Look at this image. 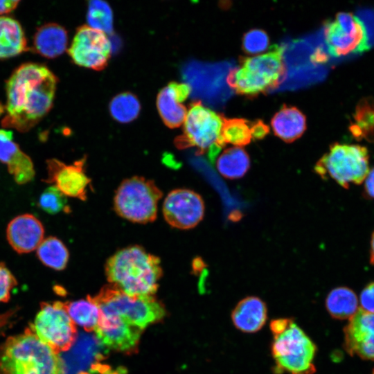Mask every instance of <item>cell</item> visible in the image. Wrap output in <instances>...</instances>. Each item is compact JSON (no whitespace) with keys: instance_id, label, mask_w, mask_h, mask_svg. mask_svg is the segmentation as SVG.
<instances>
[{"instance_id":"obj_25","label":"cell","mask_w":374,"mask_h":374,"mask_svg":"<svg viewBox=\"0 0 374 374\" xmlns=\"http://www.w3.org/2000/svg\"><path fill=\"white\" fill-rule=\"evenodd\" d=\"M353 118L354 123L349 127L353 136L374 143V100L362 99L355 108Z\"/></svg>"},{"instance_id":"obj_28","label":"cell","mask_w":374,"mask_h":374,"mask_svg":"<svg viewBox=\"0 0 374 374\" xmlns=\"http://www.w3.org/2000/svg\"><path fill=\"white\" fill-rule=\"evenodd\" d=\"M221 139L224 145L231 143L242 148L249 144L252 139L251 122L244 118L223 117Z\"/></svg>"},{"instance_id":"obj_20","label":"cell","mask_w":374,"mask_h":374,"mask_svg":"<svg viewBox=\"0 0 374 374\" xmlns=\"http://www.w3.org/2000/svg\"><path fill=\"white\" fill-rule=\"evenodd\" d=\"M68 34L62 26L47 23L39 27L33 37V51L47 57L55 58L66 49Z\"/></svg>"},{"instance_id":"obj_37","label":"cell","mask_w":374,"mask_h":374,"mask_svg":"<svg viewBox=\"0 0 374 374\" xmlns=\"http://www.w3.org/2000/svg\"><path fill=\"white\" fill-rule=\"evenodd\" d=\"M126 370L123 367L113 368L111 366L100 363L92 364L87 371L79 374H126Z\"/></svg>"},{"instance_id":"obj_36","label":"cell","mask_w":374,"mask_h":374,"mask_svg":"<svg viewBox=\"0 0 374 374\" xmlns=\"http://www.w3.org/2000/svg\"><path fill=\"white\" fill-rule=\"evenodd\" d=\"M360 304L364 311L374 313V282L368 284L362 290Z\"/></svg>"},{"instance_id":"obj_9","label":"cell","mask_w":374,"mask_h":374,"mask_svg":"<svg viewBox=\"0 0 374 374\" xmlns=\"http://www.w3.org/2000/svg\"><path fill=\"white\" fill-rule=\"evenodd\" d=\"M317 347L305 332L294 322L281 335L275 337L271 353L277 371L292 374H313L312 364Z\"/></svg>"},{"instance_id":"obj_38","label":"cell","mask_w":374,"mask_h":374,"mask_svg":"<svg viewBox=\"0 0 374 374\" xmlns=\"http://www.w3.org/2000/svg\"><path fill=\"white\" fill-rule=\"evenodd\" d=\"M292 323L293 320L292 319H276L271 321L269 327L275 337L283 333Z\"/></svg>"},{"instance_id":"obj_13","label":"cell","mask_w":374,"mask_h":374,"mask_svg":"<svg viewBox=\"0 0 374 374\" xmlns=\"http://www.w3.org/2000/svg\"><path fill=\"white\" fill-rule=\"evenodd\" d=\"M163 214L170 226L189 229L203 219L204 203L202 197L193 190L175 189L168 194L163 202Z\"/></svg>"},{"instance_id":"obj_33","label":"cell","mask_w":374,"mask_h":374,"mask_svg":"<svg viewBox=\"0 0 374 374\" xmlns=\"http://www.w3.org/2000/svg\"><path fill=\"white\" fill-rule=\"evenodd\" d=\"M269 44V37L267 33L261 29H251L243 36L242 47L248 54L253 55L263 52L268 48Z\"/></svg>"},{"instance_id":"obj_16","label":"cell","mask_w":374,"mask_h":374,"mask_svg":"<svg viewBox=\"0 0 374 374\" xmlns=\"http://www.w3.org/2000/svg\"><path fill=\"white\" fill-rule=\"evenodd\" d=\"M344 332V348L350 355L374 360V313L359 308Z\"/></svg>"},{"instance_id":"obj_6","label":"cell","mask_w":374,"mask_h":374,"mask_svg":"<svg viewBox=\"0 0 374 374\" xmlns=\"http://www.w3.org/2000/svg\"><path fill=\"white\" fill-rule=\"evenodd\" d=\"M92 298L100 311L117 314L142 330L166 314L164 307L153 296H130L112 285Z\"/></svg>"},{"instance_id":"obj_27","label":"cell","mask_w":374,"mask_h":374,"mask_svg":"<svg viewBox=\"0 0 374 374\" xmlns=\"http://www.w3.org/2000/svg\"><path fill=\"white\" fill-rule=\"evenodd\" d=\"M37 256L44 265L55 270H62L68 263L69 253L60 240L50 236L44 239L37 247Z\"/></svg>"},{"instance_id":"obj_21","label":"cell","mask_w":374,"mask_h":374,"mask_svg":"<svg viewBox=\"0 0 374 374\" xmlns=\"http://www.w3.org/2000/svg\"><path fill=\"white\" fill-rule=\"evenodd\" d=\"M271 125L276 136L290 143L303 134L306 120L304 114L296 107L283 105L271 118Z\"/></svg>"},{"instance_id":"obj_3","label":"cell","mask_w":374,"mask_h":374,"mask_svg":"<svg viewBox=\"0 0 374 374\" xmlns=\"http://www.w3.org/2000/svg\"><path fill=\"white\" fill-rule=\"evenodd\" d=\"M0 374H62L61 357L28 330L8 338L1 347Z\"/></svg>"},{"instance_id":"obj_14","label":"cell","mask_w":374,"mask_h":374,"mask_svg":"<svg viewBox=\"0 0 374 374\" xmlns=\"http://www.w3.org/2000/svg\"><path fill=\"white\" fill-rule=\"evenodd\" d=\"M94 331L98 341L107 349L130 353L137 348L143 330L117 314L100 311Z\"/></svg>"},{"instance_id":"obj_42","label":"cell","mask_w":374,"mask_h":374,"mask_svg":"<svg viewBox=\"0 0 374 374\" xmlns=\"http://www.w3.org/2000/svg\"><path fill=\"white\" fill-rule=\"evenodd\" d=\"M370 262L374 265V231L372 234L371 242Z\"/></svg>"},{"instance_id":"obj_39","label":"cell","mask_w":374,"mask_h":374,"mask_svg":"<svg viewBox=\"0 0 374 374\" xmlns=\"http://www.w3.org/2000/svg\"><path fill=\"white\" fill-rule=\"evenodd\" d=\"M269 132V127L262 121L251 123V132L252 139H261Z\"/></svg>"},{"instance_id":"obj_22","label":"cell","mask_w":374,"mask_h":374,"mask_svg":"<svg viewBox=\"0 0 374 374\" xmlns=\"http://www.w3.org/2000/svg\"><path fill=\"white\" fill-rule=\"evenodd\" d=\"M28 50L24 31L19 22L0 16V60L18 55Z\"/></svg>"},{"instance_id":"obj_26","label":"cell","mask_w":374,"mask_h":374,"mask_svg":"<svg viewBox=\"0 0 374 374\" xmlns=\"http://www.w3.org/2000/svg\"><path fill=\"white\" fill-rule=\"evenodd\" d=\"M69 315L75 325L87 331H94L98 326L100 311L92 297L66 304Z\"/></svg>"},{"instance_id":"obj_24","label":"cell","mask_w":374,"mask_h":374,"mask_svg":"<svg viewBox=\"0 0 374 374\" xmlns=\"http://www.w3.org/2000/svg\"><path fill=\"white\" fill-rule=\"evenodd\" d=\"M326 305L330 314L337 319H350L359 309L356 294L352 290L344 287L331 290L326 298Z\"/></svg>"},{"instance_id":"obj_31","label":"cell","mask_w":374,"mask_h":374,"mask_svg":"<svg viewBox=\"0 0 374 374\" xmlns=\"http://www.w3.org/2000/svg\"><path fill=\"white\" fill-rule=\"evenodd\" d=\"M8 170L18 184H25L35 177L33 163L28 155L21 150L7 163Z\"/></svg>"},{"instance_id":"obj_23","label":"cell","mask_w":374,"mask_h":374,"mask_svg":"<svg viewBox=\"0 0 374 374\" xmlns=\"http://www.w3.org/2000/svg\"><path fill=\"white\" fill-rule=\"evenodd\" d=\"M249 167V157L241 147L226 149L216 160L217 170L222 177L227 179H234L243 177Z\"/></svg>"},{"instance_id":"obj_29","label":"cell","mask_w":374,"mask_h":374,"mask_svg":"<svg viewBox=\"0 0 374 374\" xmlns=\"http://www.w3.org/2000/svg\"><path fill=\"white\" fill-rule=\"evenodd\" d=\"M141 105L137 97L130 92L116 95L109 104L112 116L118 122L125 123L134 121L139 114Z\"/></svg>"},{"instance_id":"obj_40","label":"cell","mask_w":374,"mask_h":374,"mask_svg":"<svg viewBox=\"0 0 374 374\" xmlns=\"http://www.w3.org/2000/svg\"><path fill=\"white\" fill-rule=\"evenodd\" d=\"M364 190L366 197L374 199V167L368 172L365 179Z\"/></svg>"},{"instance_id":"obj_12","label":"cell","mask_w":374,"mask_h":374,"mask_svg":"<svg viewBox=\"0 0 374 374\" xmlns=\"http://www.w3.org/2000/svg\"><path fill=\"white\" fill-rule=\"evenodd\" d=\"M111 51L106 33L83 25L77 28L68 53L77 65L100 71L107 66Z\"/></svg>"},{"instance_id":"obj_34","label":"cell","mask_w":374,"mask_h":374,"mask_svg":"<svg viewBox=\"0 0 374 374\" xmlns=\"http://www.w3.org/2000/svg\"><path fill=\"white\" fill-rule=\"evenodd\" d=\"M19 150L18 144L13 141L12 132L0 129V161L7 164Z\"/></svg>"},{"instance_id":"obj_19","label":"cell","mask_w":374,"mask_h":374,"mask_svg":"<svg viewBox=\"0 0 374 374\" xmlns=\"http://www.w3.org/2000/svg\"><path fill=\"white\" fill-rule=\"evenodd\" d=\"M234 326L240 331L252 333L260 330L267 319V307L263 301L256 296L242 299L231 314Z\"/></svg>"},{"instance_id":"obj_1","label":"cell","mask_w":374,"mask_h":374,"mask_svg":"<svg viewBox=\"0 0 374 374\" xmlns=\"http://www.w3.org/2000/svg\"><path fill=\"white\" fill-rule=\"evenodd\" d=\"M57 84L55 74L45 65L28 62L20 65L6 82L4 127L26 132L50 111Z\"/></svg>"},{"instance_id":"obj_15","label":"cell","mask_w":374,"mask_h":374,"mask_svg":"<svg viewBox=\"0 0 374 374\" xmlns=\"http://www.w3.org/2000/svg\"><path fill=\"white\" fill-rule=\"evenodd\" d=\"M84 162V158L70 165L56 159H48L46 161L47 177L44 181L54 184L65 196L85 200L91 180L85 173Z\"/></svg>"},{"instance_id":"obj_43","label":"cell","mask_w":374,"mask_h":374,"mask_svg":"<svg viewBox=\"0 0 374 374\" xmlns=\"http://www.w3.org/2000/svg\"><path fill=\"white\" fill-rule=\"evenodd\" d=\"M372 374H374V369H373V373H372Z\"/></svg>"},{"instance_id":"obj_11","label":"cell","mask_w":374,"mask_h":374,"mask_svg":"<svg viewBox=\"0 0 374 374\" xmlns=\"http://www.w3.org/2000/svg\"><path fill=\"white\" fill-rule=\"evenodd\" d=\"M324 35L328 51L334 56L361 53L369 48L366 27L351 12H338L334 21H327Z\"/></svg>"},{"instance_id":"obj_30","label":"cell","mask_w":374,"mask_h":374,"mask_svg":"<svg viewBox=\"0 0 374 374\" xmlns=\"http://www.w3.org/2000/svg\"><path fill=\"white\" fill-rule=\"evenodd\" d=\"M88 26L109 33L113 28V15L109 5L102 0H92L89 3L87 16Z\"/></svg>"},{"instance_id":"obj_32","label":"cell","mask_w":374,"mask_h":374,"mask_svg":"<svg viewBox=\"0 0 374 374\" xmlns=\"http://www.w3.org/2000/svg\"><path fill=\"white\" fill-rule=\"evenodd\" d=\"M66 196L61 193L54 185L47 188L39 196L38 205L44 211L57 214L67 210Z\"/></svg>"},{"instance_id":"obj_10","label":"cell","mask_w":374,"mask_h":374,"mask_svg":"<svg viewBox=\"0 0 374 374\" xmlns=\"http://www.w3.org/2000/svg\"><path fill=\"white\" fill-rule=\"evenodd\" d=\"M31 332L56 352H65L77 338L75 325L66 305L56 301L44 303L36 315Z\"/></svg>"},{"instance_id":"obj_7","label":"cell","mask_w":374,"mask_h":374,"mask_svg":"<svg viewBox=\"0 0 374 374\" xmlns=\"http://www.w3.org/2000/svg\"><path fill=\"white\" fill-rule=\"evenodd\" d=\"M161 190L154 182L141 177H132L122 181L114 197L116 213L130 222L145 224L153 222L157 215Z\"/></svg>"},{"instance_id":"obj_5","label":"cell","mask_w":374,"mask_h":374,"mask_svg":"<svg viewBox=\"0 0 374 374\" xmlns=\"http://www.w3.org/2000/svg\"><path fill=\"white\" fill-rule=\"evenodd\" d=\"M223 116L204 107L200 101L193 102L187 111L183 132L175 144L179 150L196 149V154L208 153L213 158L225 145L221 139Z\"/></svg>"},{"instance_id":"obj_8","label":"cell","mask_w":374,"mask_h":374,"mask_svg":"<svg viewBox=\"0 0 374 374\" xmlns=\"http://www.w3.org/2000/svg\"><path fill=\"white\" fill-rule=\"evenodd\" d=\"M368 152L359 145L334 143L317 163L315 170L321 177H330L348 188L350 184H360L368 172Z\"/></svg>"},{"instance_id":"obj_18","label":"cell","mask_w":374,"mask_h":374,"mask_svg":"<svg viewBox=\"0 0 374 374\" xmlns=\"http://www.w3.org/2000/svg\"><path fill=\"white\" fill-rule=\"evenodd\" d=\"M190 87L186 83L170 82L160 90L157 98V107L166 126L178 127L184 124L187 109L183 104L188 97Z\"/></svg>"},{"instance_id":"obj_35","label":"cell","mask_w":374,"mask_h":374,"mask_svg":"<svg viewBox=\"0 0 374 374\" xmlns=\"http://www.w3.org/2000/svg\"><path fill=\"white\" fill-rule=\"evenodd\" d=\"M16 284L17 280L10 271L4 264L0 263V302L8 300L11 290Z\"/></svg>"},{"instance_id":"obj_4","label":"cell","mask_w":374,"mask_h":374,"mask_svg":"<svg viewBox=\"0 0 374 374\" xmlns=\"http://www.w3.org/2000/svg\"><path fill=\"white\" fill-rule=\"evenodd\" d=\"M283 47L273 45L267 53L242 57L239 67L231 70L227 83L236 93L255 96L278 86L285 74Z\"/></svg>"},{"instance_id":"obj_17","label":"cell","mask_w":374,"mask_h":374,"mask_svg":"<svg viewBox=\"0 0 374 374\" xmlns=\"http://www.w3.org/2000/svg\"><path fill=\"white\" fill-rule=\"evenodd\" d=\"M44 235L42 222L29 213L15 217L6 229L7 240L18 253H30L37 249L44 240Z\"/></svg>"},{"instance_id":"obj_2","label":"cell","mask_w":374,"mask_h":374,"mask_svg":"<svg viewBox=\"0 0 374 374\" xmlns=\"http://www.w3.org/2000/svg\"><path fill=\"white\" fill-rule=\"evenodd\" d=\"M111 285L130 296H153L162 275L160 259L134 245L116 251L106 262Z\"/></svg>"},{"instance_id":"obj_41","label":"cell","mask_w":374,"mask_h":374,"mask_svg":"<svg viewBox=\"0 0 374 374\" xmlns=\"http://www.w3.org/2000/svg\"><path fill=\"white\" fill-rule=\"evenodd\" d=\"M19 1L0 0V15L12 12L18 6Z\"/></svg>"}]
</instances>
